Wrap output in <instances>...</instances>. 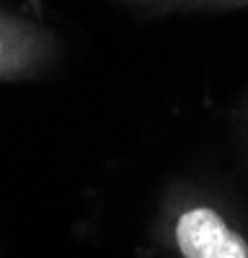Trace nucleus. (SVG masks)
Masks as SVG:
<instances>
[{
  "label": "nucleus",
  "instance_id": "f257e3e1",
  "mask_svg": "<svg viewBox=\"0 0 248 258\" xmlns=\"http://www.w3.org/2000/svg\"><path fill=\"white\" fill-rule=\"evenodd\" d=\"M176 243L186 258H248L245 240L210 207H194L181 214Z\"/></svg>",
  "mask_w": 248,
  "mask_h": 258
}]
</instances>
